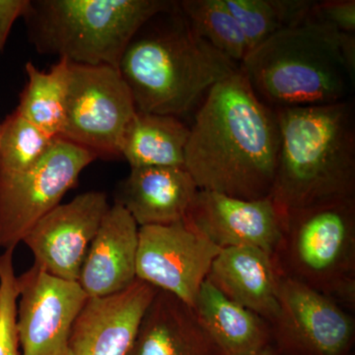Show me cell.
<instances>
[{"instance_id": "cell-10", "label": "cell", "mask_w": 355, "mask_h": 355, "mask_svg": "<svg viewBox=\"0 0 355 355\" xmlns=\"http://www.w3.org/2000/svg\"><path fill=\"white\" fill-rule=\"evenodd\" d=\"M218 247L186 221L139 227L137 279L193 307Z\"/></svg>"}, {"instance_id": "cell-22", "label": "cell", "mask_w": 355, "mask_h": 355, "mask_svg": "<svg viewBox=\"0 0 355 355\" xmlns=\"http://www.w3.org/2000/svg\"><path fill=\"white\" fill-rule=\"evenodd\" d=\"M224 2L239 23L250 51L277 32L305 22L315 3L309 0H224Z\"/></svg>"}, {"instance_id": "cell-20", "label": "cell", "mask_w": 355, "mask_h": 355, "mask_svg": "<svg viewBox=\"0 0 355 355\" xmlns=\"http://www.w3.org/2000/svg\"><path fill=\"white\" fill-rule=\"evenodd\" d=\"M190 128L177 116L137 111L123 135L121 156L132 168L184 167Z\"/></svg>"}, {"instance_id": "cell-3", "label": "cell", "mask_w": 355, "mask_h": 355, "mask_svg": "<svg viewBox=\"0 0 355 355\" xmlns=\"http://www.w3.org/2000/svg\"><path fill=\"white\" fill-rule=\"evenodd\" d=\"M280 144L270 197L282 214L355 198V121L349 101L275 110Z\"/></svg>"}, {"instance_id": "cell-1", "label": "cell", "mask_w": 355, "mask_h": 355, "mask_svg": "<svg viewBox=\"0 0 355 355\" xmlns=\"http://www.w3.org/2000/svg\"><path fill=\"white\" fill-rule=\"evenodd\" d=\"M279 144L277 111L254 94L238 69L203 98L184 167L200 191L261 200L272 193Z\"/></svg>"}, {"instance_id": "cell-9", "label": "cell", "mask_w": 355, "mask_h": 355, "mask_svg": "<svg viewBox=\"0 0 355 355\" xmlns=\"http://www.w3.org/2000/svg\"><path fill=\"white\" fill-rule=\"evenodd\" d=\"M270 324V345L279 355H352V312L294 280L279 277V313Z\"/></svg>"}, {"instance_id": "cell-18", "label": "cell", "mask_w": 355, "mask_h": 355, "mask_svg": "<svg viewBox=\"0 0 355 355\" xmlns=\"http://www.w3.org/2000/svg\"><path fill=\"white\" fill-rule=\"evenodd\" d=\"M128 355H219L195 309L157 291L142 318Z\"/></svg>"}, {"instance_id": "cell-19", "label": "cell", "mask_w": 355, "mask_h": 355, "mask_svg": "<svg viewBox=\"0 0 355 355\" xmlns=\"http://www.w3.org/2000/svg\"><path fill=\"white\" fill-rule=\"evenodd\" d=\"M193 308L219 355H254L270 345V323L231 300L207 279Z\"/></svg>"}, {"instance_id": "cell-4", "label": "cell", "mask_w": 355, "mask_h": 355, "mask_svg": "<svg viewBox=\"0 0 355 355\" xmlns=\"http://www.w3.org/2000/svg\"><path fill=\"white\" fill-rule=\"evenodd\" d=\"M239 69L254 94L275 110L345 101L355 77L340 32L310 19L273 35Z\"/></svg>"}, {"instance_id": "cell-16", "label": "cell", "mask_w": 355, "mask_h": 355, "mask_svg": "<svg viewBox=\"0 0 355 355\" xmlns=\"http://www.w3.org/2000/svg\"><path fill=\"white\" fill-rule=\"evenodd\" d=\"M200 189L184 167L132 168L119 187L116 203L139 227L184 221Z\"/></svg>"}, {"instance_id": "cell-21", "label": "cell", "mask_w": 355, "mask_h": 355, "mask_svg": "<svg viewBox=\"0 0 355 355\" xmlns=\"http://www.w3.org/2000/svg\"><path fill=\"white\" fill-rule=\"evenodd\" d=\"M69 62L58 60L49 71L32 62L25 67L27 83L15 112L53 139L60 137L65 120Z\"/></svg>"}, {"instance_id": "cell-6", "label": "cell", "mask_w": 355, "mask_h": 355, "mask_svg": "<svg viewBox=\"0 0 355 355\" xmlns=\"http://www.w3.org/2000/svg\"><path fill=\"white\" fill-rule=\"evenodd\" d=\"M279 277L355 308V198L282 214L273 252Z\"/></svg>"}, {"instance_id": "cell-28", "label": "cell", "mask_w": 355, "mask_h": 355, "mask_svg": "<svg viewBox=\"0 0 355 355\" xmlns=\"http://www.w3.org/2000/svg\"><path fill=\"white\" fill-rule=\"evenodd\" d=\"M254 355H279V354H277V352H275V349H273L272 345H268V347H266V349L261 350L260 352H258V354H256Z\"/></svg>"}, {"instance_id": "cell-15", "label": "cell", "mask_w": 355, "mask_h": 355, "mask_svg": "<svg viewBox=\"0 0 355 355\" xmlns=\"http://www.w3.org/2000/svg\"><path fill=\"white\" fill-rule=\"evenodd\" d=\"M139 226L119 203L110 207L89 247L77 284L88 297L125 291L137 280Z\"/></svg>"}, {"instance_id": "cell-26", "label": "cell", "mask_w": 355, "mask_h": 355, "mask_svg": "<svg viewBox=\"0 0 355 355\" xmlns=\"http://www.w3.org/2000/svg\"><path fill=\"white\" fill-rule=\"evenodd\" d=\"M308 19L328 26L336 32L355 34L354 0L315 1Z\"/></svg>"}, {"instance_id": "cell-27", "label": "cell", "mask_w": 355, "mask_h": 355, "mask_svg": "<svg viewBox=\"0 0 355 355\" xmlns=\"http://www.w3.org/2000/svg\"><path fill=\"white\" fill-rule=\"evenodd\" d=\"M31 0H0V53L3 51L14 23L24 17Z\"/></svg>"}, {"instance_id": "cell-2", "label": "cell", "mask_w": 355, "mask_h": 355, "mask_svg": "<svg viewBox=\"0 0 355 355\" xmlns=\"http://www.w3.org/2000/svg\"><path fill=\"white\" fill-rule=\"evenodd\" d=\"M238 69L198 36L177 1L139 28L118 65L137 111L177 118Z\"/></svg>"}, {"instance_id": "cell-12", "label": "cell", "mask_w": 355, "mask_h": 355, "mask_svg": "<svg viewBox=\"0 0 355 355\" xmlns=\"http://www.w3.org/2000/svg\"><path fill=\"white\" fill-rule=\"evenodd\" d=\"M109 209L103 191L81 193L40 219L22 243L40 268L58 279L77 282L89 247Z\"/></svg>"}, {"instance_id": "cell-7", "label": "cell", "mask_w": 355, "mask_h": 355, "mask_svg": "<svg viewBox=\"0 0 355 355\" xmlns=\"http://www.w3.org/2000/svg\"><path fill=\"white\" fill-rule=\"evenodd\" d=\"M137 113L130 89L109 65L69 64L65 120L60 139L94 154L121 156L128 125Z\"/></svg>"}, {"instance_id": "cell-13", "label": "cell", "mask_w": 355, "mask_h": 355, "mask_svg": "<svg viewBox=\"0 0 355 355\" xmlns=\"http://www.w3.org/2000/svg\"><path fill=\"white\" fill-rule=\"evenodd\" d=\"M184 221L219 249L254 247L272 256L282 236V214L270 197L246 200L200 190Z\"/></svg>"}, {"instance_id": "cell-24", "label": "cell", "mask_w": 355, "mask_h": 355, "mask_svg": "<svg viewBox=\"0 0 355 355\" xmlns=\"http://www.w3.org/2000/svg\"><path fill=\"white\" fill-rule=\"evenodd\" d=\"M55 139L14 111L0 125V172L27 171L44 157Z\"/></svg>"}, {"instance_id": "cell-14", "label": "cell", "mask_w": 355, "mask_h": 355, "mask_svg": "<svg viewBox=\"0 0 355 355\" xmlns=\"http://www.w3.org/2000/svg\"><path fill=\"white\" fill-rule=\"evenodd\" d=\"M157 291L137 279L118 293L87 297L72 326L67 355H128Z\"/></svg>"}, {"instance_id": "cell-8", "label": "cell", "mask_w": 355, "mask_h": 355, "mask_svg": "<svg viewBox=\"0 0 355 355\" xmlns=\"http://www.w3.org/2000/svg\"><path fill=\"white\" fill-rule=\"evenodd\" d=\"M96 159L90 151L58 137L27 171L0 172V249L15 250L33 226L62 203Z\"/></svg>"}, {"instance_id": "cell-23", "label": "cell", "mask_w": 355, "mask_h": 355, "mask_svg": "<svg viewBox=\"0 0 355 355\" xmlns=\"http://www.w3.org/2000/svg\"><path fill=\"white\" fill-rule=\"evenodd\" d=\"M178 3L198 36L232 62L240 65L249 55L244 33L224 0H183Z\"/></svg>"}, {"instance_id": "cell-17", "label": "cell", "mask_w": 355, "mask_h": 355, "mask_svg": "<svg viewBox=\"0 0 355 355\" xmlns=\"http://www.w3.org/2000/svg\"><path fill=\"white\" fill-rule=\"evenodd\" d=\"M279 279L270 254L241 246L220 249L207 279L231 300L272 323L279 313Z\"/></svg>"}, {"instance_id": "cell-11", "label": "cell", "mask_w": 355, "mask_h": 355, "mask_svg": "<svg viewBox=\"0 0 355 355\" xmlns=\"http://www.w3.org/2000/svg\"><path fill=\"white\" fill-rule=\"evenodd\" d=\"M16 327L22 355H67L72 326L88 296L76 282L33 263L16 279Z\"/></svg>"}, {"instance_id": "cell-25", "label": "cell", "mask_w": 355, "mask_h": 355, "mask_svg": "<svg viewBox=\"0 0 355 355\" xmlns=\"http://www.w3.org/2000/svg\"><path fill=\"white\" fill-rule=\"evenodd\" d=\"M14 250L0 254V355H22L16 327L17 287Z\"/></svg>"}, {"instance_id": "cell-5", "label": "cell", "mask_w": 355, "mask_h": 355, "mask_svg": "<svg viewBox=\"0 0 355 355\" xmlns=\"http://www.w3.org/2000/svg\"><path fill=\"white\" fill-rule=\"evenodd\" d=\"M167 0H31L24 20L41 55L118 69L128 44Z\"/></svg>"}]
</instances>
